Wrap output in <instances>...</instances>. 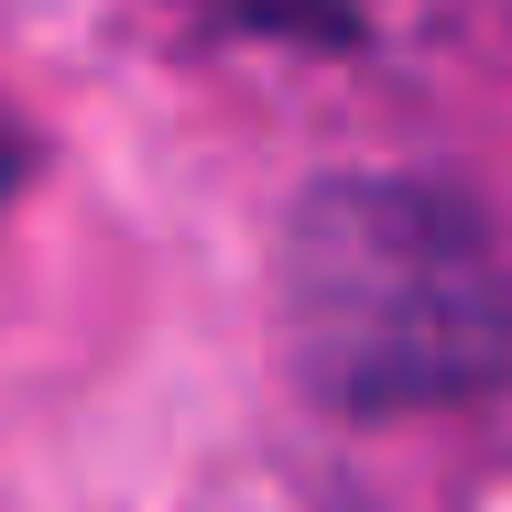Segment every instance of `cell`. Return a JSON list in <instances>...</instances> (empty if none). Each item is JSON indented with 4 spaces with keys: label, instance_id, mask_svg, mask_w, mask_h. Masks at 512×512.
<instances>
[{
    "label": "cell",
    "instance_id": "cell-3",
    "mask_svg": "<svg viewBox=\"0 0 512 512\" xmlns=\"http://www.w3.org/2000/svg\"><path fill=\"white\" fill-rule=\"evenodd\" d=\"M22 175H33V142H22V131H0V207L22 197Z\"/></svg>",
    "mask_w": 512,
    "mask_h": 512
},
{
    "label": "cell",
    "instance_id": "cell-1",
    "mask_svg": "<svg viewBox=\"0 0 512 512\" xmlns=\"http://www.w3.org/2000/svg\"><path fill=\"white\" fill-rule=\"evenodd\" d=\"M273 360L327 425H436L512 393V240L436 164L306 175L273 229Z\"/></svg>",
    "mask_w": 512,
    "mask_h": 512
},
{
    "label": "cell",
    "instance_id": "cell-2",
    "mask_svg": "<svg viewBox=\"0 0 512 512\" xmlns=\"http://www.w3.org/2000/svg\"><path fill=\"white\" fill-rule=\"evenodd\" d=\"M229 33H262V44H360V11L371 0H186Z\"/></svg>",
    "mask_w": 512,
    "mask_h": 512
}]
</instances>
